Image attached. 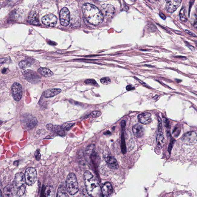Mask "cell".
<instances>
[{"label": "cell", "instance_id": "6da1fadb", "mask_svg": "<svg viewBox=\"0 0 197 197\" xmlns=\"http://www.w3.org/2000/svg\"><path fill=\"white\" fill-rule=\"evenodd\" d=\"M83 13L89 23L98 25L103 22L104 16L101 11L95 5L86 3L83 5Z\"/></svg>", "mask_w": 197, "mask_h": 197}, {"label": "cell", "instance_id": "7a4b0ae2", "mask_svg": "<svg viewBox=\"0 0 197 197\" xmlns=\"http://www.w3.org/2000/svg\"><path fill=\"white\" fill-rule=\"evenodd\" d=\"M84 176L86 189L89 195L99 197L101 193V188L96 178L88 171L85 172Z\"/></svg>", "mask_w": 197, "mask_h": 197}, {"label": "cell", "instance_id": "3957f363", "mask_svg": "<svg viewBox=\"0 0 197 197\" xmlns=\"http://www.w3.org/2000/svg\"><path fill=\"white\" fill-rule=\"evenodd\" d=\"M26 184L24 174L22 173L17 174L15 177L14 187L15 195L19 196L23 195L26 191Z\"/></svg>", "mask_w": 197, "mask_h": 197}, {"label": "cell", "instance_id": "277c9868", "mask_svg": "<svg viewBox=\"0 0 197 197\" xmlns=\"http://www.w3.org/2000/svg\"><path fill=\"white\" fill-rule=\"evenodd\" d=\"M67 191L71 195H74L79 191V186L75 174L71 173L67 176L66 180Z\"/></svg>", "mask_w": 197, "mask_h": 197}, {"label": "cell", "instance_id": "5b68a950", "mask_svg": "<svg viewBox=\"0 0 197 197\" xmlns=\"http://www.w3.org/2000/svg\"><path fill=\"white\" fill-rule=\"evenodd\" d=\"M21 122L22 124L25 127L31 129L36 126L38 121L37 118L33 115L26 113L24 114L21 116Z\"/></svg>", "mask_w": 197, "mask_h": 197}, {"label": "cell", "instance_id": "8992f818", "mask_svg": "<svg viewBox=\"0 0 197 197\" xmlns=\"http://www.w3.org/2000/svg\"><path fill=\"white\" fill-rule=\"evenodd\" d=\"M24 176L27 185H33L36 182L37 178V173L36 170L33 167H29L27 169Z\"/></svg>", "mask_w": 197, "mask_h": 197}, {"label": "cell", "instance_id": "52a82bcc", "mask_svg": "<svg viewBox=\"0 0 197 197\" xmlns=\"http://www.w3.org/2000/svg\"><path fill=\"white\" fill-rule=\"evenodd\" d=\"M197 137L196 132L191 131L185 134L182 137V141L184 144L193 145L197 143Z\"/></svg>", "mask_w": 197, "mask_h": 197}, {"label": "cell", "instance_id": "ba28073f", "mask_svg": "<svg viewBox=\"0 0 197 197\" xmlns=\"http://www.w3.org/2000/svg\"><path fill=\"white\" fill-rule=\"evenodd\" d=\"M60 21L61 25L64 26H68L70 21L69 11L66 8H63L60 12Z\"/></svg>", "mask_w": 197, "mask_h": 197}, {"label": "cell", "instance_id": "9c48e42d", "mask_svg": "<svg viewBox=\"0 0 197 197\" xmlns=\"http://www.w3.org/2000/svg\"><path fill=\"white\" fill-rule=\"evenodd\" d=\"M158 133L157 137V146L160 148H162L164 144V138L163 135L162 123L161 118H158Z\"/></svg>", "mask_w": 197, "mask_h": 197}, {"label": "cell", "instance_id": "30bf717a", "mask_svg": "<svg viewBox=\"0 0 197 197\" xmlns=\"http://www.w3.org/2000/svg\"><path fill=\"white\" fill-rule=\"evenodd\" d=\"M12 91L14 99L17 101L20 100L22 95V88L21 84L17 82L14 83L12 86Z\"/></svg>", "mask_w": 197, "mask_h": 197}, {"label": "cell", "instance_id": "8fae6325", "mask_svg": "<svg viewBox=\"0 0 197 197\" xmlns=\"http://www.w3.org/2000/svg\"><path fill=\"white\" fill-rule=\"evenodd\" d=\"M57 19L55 15L50 14L45 15L42 19L44 24L47 26L54 27L57 24Z\"/></svg>", "mask_w": 197, "mask_h": 197}, {"label": "cell", "instance_id": "7c38bea8", "mask_svg": "<svg viewBox=\"0 0 197 197\" xmlns=\"http://www.w3.org/2000/svg\"><path fill=\"white\" fill-rule=\"evenodd\" d=\"M103 156L105 161L109 164L112 168L117 169L119 167V164L116 158L109 154L107 150H105L103 153Z\"/></svg>", "mask_w": 197, "mask_h": 197}, {"label": "cell", "instance_id": "4fadbf2b", "mask_svg": "<svg viewBox=\"0 0 197 197\" xmlns=\"http://www.w3.org/2000/svg\"><path fill=\"white\" fill-rule=\"evenodd\" d=\"M181 2V0L167 1L165 6L166 10L169 13H173L180 6Z\"/></svg>", "mask_w": 197, "mask_h": 197}, {"label": "cell", "instance_id": "5bb4252c", "mask_svg": "<svg viewBox=\"0 0 197 197\" xmlns=\"http://www.w3.org/2000/svg\"><path fill=\"white\" fill-rule=\"evenodd\" d=\"M101 12L105 17H111L115 14V10L112 5L109 4H105L102 6Z\"/></svg>", "mask_w": 197, "mask_h": 197}, {"label": "cell", "instance_id": "9a60e30c", "mask_svg": "<svg viewBox=\"0 0 197 197\" xmlns=\"http://www.w3.org/2000/svg\"><path fill=\"white\" fill-rule=\"evenodd\" d=\"M26 79L32 83H36L39 81V77L36 73L31 70H27L24 73Z\"/></svg>", "mask_w": 197, "mask_h": 197}, {"label": "cell", "instance_id": "2e32d148", "mask_svg": "<svg viewBox=\"0 0 197 197\" xmlns=\"http://www.w3.org/2000/svg\"><path fill=\"white\" fill-rule=\"evenodd\" d=\"M113 191V187L111 184L109 182L105 183L101 189V192L103 197H109L112 195Z\"/></svg>", "mask_w": 197, "mask_h": 197}, {"label": "cell", "instance_id": "e0dca14e", "mask_svg": "<svg viewBox=\"0 0 197 197\" xmlns=\"http://www.w3.org/2000/svg\"><path fill=\"white\" fill-rule=\"evenodd\" d=\"M46 127L47 129L53 131L60 136H64L65 134V131L62 127L60 125H53L51 124H49L46 125Z\"/></svg>", "mask_w": 197, "mask_h": 197}, {"label": "cell", "instance_id": "ac0fdd59", "mask_svg": "<svg viewBox=\"0 0 197 197\" xmlns=\"http://www.w3.org/2000/svg\"><path fill=\"white\" fill-rule=\"evenodd\" d=\"M139 121L144 124H148L151 122V114L148 112H146L140 114L138 116Z\"/></svg>", "mask_w": 197, "mask_h": 197}, {"label": "cell", "instance_id": "d6986e66", "mask_svg": "<svg viewBox=\"0 0 197 197\" xmlns=\"http://www.w3.org/2000/svg\"><path fill=\"white\" fill-rule=\"evenodd\" d=\"M133 133L134 136L138 138L141 137L144 134V129L143 126L139 124H136L133 127Z\"/></svg>", "mask_w": 197, "mask_h": 197}, {"label": "cell", "instance_id": "ffe728a7", "mask_svg": "<svg viewBox=\"0 0 197 197\" xmlns=\"http://www.w3.org/2000/svg\"><path fill=\"white\" fill-rule=\"evenodd\" d=\"M61 89H50L45 91L44 92V95L46 98H52L58 95L61 92Z\"/></svg>", "mask_w": 197, "mask_h": 197}, {"label": "cell", "instance_id": "44dd1931", "mask_svg": "<svg viewBox=\"0 0 197 197\" xmlns=\"http://www.w3.org/2000/svg\"><path fill=\"white\" fill-rule=\"evenodd\" d=\"M28 21L31 24L34 25H40V22L36 12H31L28 19Z\"/></svg>", "mask_w": 197, "mask_h": 197}, {"label": "cell", "instance_id": "7402d4cb", "mask_svg": "<svg viewBox=\"0 0 197 197\" xmlns=\"http://www.w3.org/2000/svg\"><path fill=\"white\" fill-rule=\"evenodd\" d=\"M43 197H55L54 188L50 185H47L45 188Z\"/></svg>", "mask_w": 197, "mask_h": 197}, {"label": "cell", "instance_id": "603a6c76", "mask_svg": "<svg viewBox=\"0 0 197 197\" xmlns=\"http://www.w3.org/2000/svg\"><path fill=\"white\" fill-rule=\"evenodd\" d=\"M38 71L42 75L46 77H50L53 75V73L48 69L41 67Z\"/></svg>", "mask_w": 197, "mask_h": 197}, {"label": "cell", "instance_id": "cb8c5ba5", "mask_svg": "<svg viewBox=\"0 0 197 197\" xmlns=\"http://www.w3.org/2000/svg\"><path fill=\"white\" fill-rule=\"evenodd\" d=\"M56 197H69L64 186L60 185L59 187Z\"/></svg>", "mask_w": 197, "mask_h": 197}, {"label": "cell", "instance_id": "d4e9b609", "mask_svg": "<svg viewBox=\"0 0 197 197\" xmlns=\"http://www.w3.org/2000/svg\"><path fill=\"white\" fill-rule=\"evenodd\" d=\"M4 194L5 197H12V189L10 186H7L4 188Z\"/></svg>", "mask_w": 197, "mask_h": 197}, {"label": "cell", "instance_id": "484cf974", "mask_svg": "<svg viewBox=\"0 0 197 197\" xmlns=\"http://www.w3.org/2000/svg\"><path fill=\"white\" fill-rule=\"evenodd\" d=\"M121 148L122 154H124L126 153V147L124 138V134L122 133L121 136Z\"/></svg>", "mask_w": 197, "mask_h": 197}, {"label": "cell", "instance_id": "4316f807", "mask_svg": "<svg viewBox=\"0 0 197 197\" xmlns=\"http://www.w3.org/2000/svg\"><path fill=\"white\" fill-rule=\"evenodd\" d=\"M185 8L184 7H182L180 11L179 17L180 20L182 21L183 22H186L188 21L186 16L185 14Z\"/></svg>", "mask_w": 197, "mask_h": 197}, {"label": "cell", "instance_id": "83f0119b", "mask_svg": "<svg viewBox=\"0 0 197 197\" xmlns=\"http://www.w3.org/2000/svg\"><path fill=\"white\" fill-rule=\"evenodd\" d=\"M101 115L102 113L100 111H95L87 115L86 116L88 118H97L99 117Z\"/></svg>", "mask_w": 197, "mask_h": 197}, {"label": "cell", "instance_id": "f1b7e54d", "mask_svg": "<svg viewBox=\"0 0 197 197\" xmlns=\"http://www.w3.org/2000/svg\"><path fill=\"white\" fill-rule=\"evenodd\" d=\"M75 124V123H66L62 125V127L64 131H68Z\"/></svg>", "mask_w": 197, "mask_h": 197}, {"label": "cell", "instance_id": "f546056e", "mask_svg": "<svg viewBox=\"0 0 197 197\" xmlns=\"http://www.w3.org/2000/svg\"><path fill=\"white\" fill-rule=\"evenodd\" d=\"M95 147V145L93 144H90L87 147L86 149V152L88 154H91L93 153L94 152Z\"/></svg>", "mask_w": 197, "mask_h": 197}, {"label": "cell", "instance_id": "4dcf8cb0", "mask_svg": "<svg viewBox=\"0 0 197 197\" xmlns=\"http://www.w3.org/2000/svg\"><path fill=\"white\" fill-rule=\"evenodd\" d=\"M85 83L87 84H89V85H91L93 86H94L95 87H98V83L96 82V81H95V80L93 79H88L86 80L85 81H84Z\"/></svg>", "mask_w": 197, "mask_h": 197}, {"label": "cell", "instance_id": "1f68e13d", "mask_svg": "<svg viewBox=\"0 0 197 197\" xmlns=\"http://www.w3.org/2000/svg\"><path fill=\"white\" fill-rule=\"evenodd\" d=\"M31 65V63L27 60H22L19 64V66L21 68H24L30 66Z\"/></svg>", "mask_w": 197, "mask_h": 197}, {"label": "cell", "instance_id": "d6a6232c", "mask_svg": "<svg viewBox=\"0 0 197 197\" xmlns=\"http://www.w3.org/2000/svg\"><path fill=\"white\" fill-rule=\"evenodd\" d=\"M101 82L104 85H108L111 82V80L109 77H103L101 79Z\"/></svg>", "mask_w": 197, "mask_h": 197}, {"label": "cell", "instance_id": "836d02e7", "mask_svg": "<svg viewBox=\"0 0 197 197\" xmlns=\"http://www.w3.org/2000/svg\"><path fill=\"white\" fill-rule=\"evenodd\" d=\"M163 121H164V124H165V126L166 128L170 129V127L169 121L166 119V118H164Z\"/></svg>", "mask_w": 197, "mask_h": 197}, {"label": "cell", "instance_id": "e575fe53", "mask_svg": "<svg viewBox=\"0 0 197 197\" xmlns=\"http://www.w3.org/2000/svg\"><path fill=\"white\" fill-rule=\"evenodd\" d=\"M35 156L37 160H39L40 158V154L38 150H37L35 153Z\"/></svg>", "mask_w": 197, "mask_h": 197}, {"label": "cell", "instance_id": "d590c367", "mask_svg": "<svg viewBox=\"0 0 197 197\" xmlns=\"http://www.w3.org/2000/svg\"><path fill=\"white\" fill-rule=\"evenodd\" d=\"M174 141H175V140H174H174H172L171 142H170L169 146L168 147V151L169 152V153L171 152L173 144Z\"/></svg>", "mask_w": 197, "mask_h": 197}, {"label": "cell", "instance_id": "8d00e7d4", "mask_svg": "<svg viewBox=\"0 0 197 197\" xmlns=\"http://www.w3.org/2000/svg\"><path fill=\"white\" fill-rule=\"evenodd\" d=\"M126 89L128 91H130L135 89L134 87L131 85H128L127 86Z\"/></svg>", "mask_w": 197, "mask_h": 197}, {"label": "cell", "instance_id": "74e56055", "mask_svg": "<svg viewBox=\"0 0 197 197\" xmlns=\"http://www.w3.org/2000/svg\"><path fill=\"white\" fill-rule=\"evenodd\" d=\"M185 32H186V33H188V34L191 35V36L195 37H196V35H195V33H194L193 32H191V31H190L189 30H186Z\"/></svg>", "mask_w": 197, "mask_h": 197}, {"label": "cell", "instance_id": "f35d334b", "mask_svg": "<svg viewBox=\"0 0 197 197\" xmlns=\"http://www.w3.org/2000/svg\"><path fill=\"white\" fill-rule=\"evenodd\" d=\"M126 124V121L125 120L122 121L121 122V125L122 129H125Z\"/></svg>", "mask_w": 197, "mask_h": 197}, {"label": "cell", "instance_id": "ab89813d", "mask_svg": "<svg viewBox=\"0 0 197 197\" xmlns=\"http://www.w3.org/2000/svg\"><path fill=\"white\" fill-rule=\"evenodd\" d=\"M186 43V44L187 46H188V47L191 50H192V51H194V50H195V47H193L192 46H191V45H190V44H189L188 43Z\"/></svg>", "mask_w": 197, "mask_h": 197}, {"label": "cell", "instance_id": "60d3db41", "mask_svg": "<svg viewBox=\"0 0 197 197\" xmlns=\"http://www.w3.org/2000/svg\"><path fill=\"white\" fill-rule=\"evenodd\" d=\"M160 17H161L162 19H163V20H165L166 18L165 15H164V14L162 13L161 12H160Z\"/></svg>", "mask_w": 197, "mask_h": 197}, {"label": "cell", "instance_id": "b9f144b4", "mask_svg": "<svg viewBox=\"0 0 197 197\" xmlns=\"http://www.w3.org/2000/svg\"><path fill=\"white\" fill-rule=\"evenodd\" d=\"M7 60L5 59H0V63H6Z\"/></svg>", "mask_w": 197, "mask_h": 197}, {"label": "cell", "instance_id": "7bdbcfd3", "mask_svg": "<svg viewBox=\"0 0 197 197\" xmlns=\"http://www.w3.org/2000/svg\"><path fill=\"white\" fill-rule=\"evenodd\" d=\"M111 132L109 131H107L105 132V133H104L105 134H111Z\"/></svg>", "mask_w": 197, "mask_h": 197}, {"label": "cell", "instance_id": "ee69618b", "mask_svg": "<svg viewBox=\"0 0 197 197\" xmlns=\"http://www.w3.org/2000/svg\"><path fill=\"white\" fill-rule=\"evenodd\" d=\"M0 197H2V192H1V189H0Z\"/></svg>", "mask_w": 197, "mask_h": 197}, {"label": "cell", "instance_id": "f6af8a7d", "mask_svg": "<svg viewBox=\"0 0 197 197\" xmlns=\"http://www.w3.org/2000/svg\"><path fill=\"white\" fill-rule=\"evenodd\" d=\"M2 121H0V125H1V124L2 123Z\"/></svg>", "mask_w": 197, "mask_h": 197}]
</instances>
